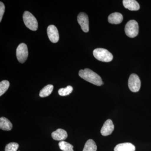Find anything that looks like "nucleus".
Returning a JSON list of instances; mask_svg holds the SVG:
<instances>
[{
	"label": "nucleus",
	"instance_id": "nucleus-12",
	"mask_svg": "<svg viewBox=\"0 0 151 151\" xmlns=\"http://www.w3.org/2000/svg\"><path fill=\"white\" fill-rule=\"evenodd\" d=\"M123 4L125 8L130 11H137L140 9L139 4L135 0H124Z\"/></svg>",
	"mask_w": 151,
	"mask_h": 151
},
{
	"label": "nucleus",
	"instance_id": "nucleus-17",
	"mask_svg": "<svg viewBox=\"0 0 151 151\" xmlns=\"http://www.w3.org/2000/svg\"><path fill=\"white\" fill-rule=\"evenodd\" d=\"M58 145L60 149L63 151H73V146L65 141H60Z\"/></svg>",
	"mask_w": 151,
	"mask_h": 151
},
{
	"label": "nucleus",
	"instance_id": "nucleus-9",
	"mask_svg": "<svg viewBox=\"0 0 151 151\" xmlns=\"http://www.w3.org/2000/svg\"><path fill=\"white\" fill-rule=\"evenodd\" d=\"M114 129V124L112 120L108 119L103 124L101 129V134L103 136L111 135Z\"/></svg>",
	"mask_w": 151,
	"mask_h": 151
},
{
	"label": "nucleus",
	"instance_id": "nucleus-19",
	"mask_svg": "<svg viewBox=\"0 0 151 151\" xmlns=\"http://www.w3.org/2000/svg\"><path fill=\"white\" fill-rule=\"evenodd\" d=\"M73 88L71 86H68L64 88H60L58 90V94L60 96H65L70 94L73 91Z\"/></svg>",
	"mask_w": 151,
	"mask_h": 151
},
{
	"label": "nucleus",
	"instance_id": "nucleus-20",
	"mask_svg": "<svg viewBox=\"0 0 151 151\" xmlns=\"http://www.w3.org/2000/svg\"><path fill=\"white\" fill-rule=\"evenodd\" d=\"M19 147V144L15 142H11L6 146L5 151H17Z\"/></svg>",
	"mask_w": 151,
	"mask_h": 151
},
{
	"label": "nucleus",
	"instance_id": "nucleus-10",
	"mask_svg": "<svg viewBox=\"0 0 151 151\" xmlns=\"http://www.w3.org/2000/svg\"><path fill=\"white\" fill-rule=\"evenodd\" d=\"M51 135L52 139L56 141H63L68 137L67 132L61 129H58L56 131L52 132Z\"/></svg>",
	"mask_w": 151,
	"mask_h": 151
},
{
	"label": "nucleus",
	"instance_id": "nucleus-11",
	"mask_svg": "<svg viewBox=\"0 0 151 151\" xmlns=\"http://www.w3.org/2000/svg\"><path fill=\"white\" fill-rule=\"evenodd\" d=\"M136 148L131 143H124L117 145L114 148V151H135Z\"/></svg>",
	"mask_w": 151,
	"mask_h": 151
},
{
	"label": "nucleus",
	"instance_id": "nucleus-8",
	"mask_svg": "<svg viewBox=\"0 0 151 151\" xmlns=\"http://www.w3.org/2000/svg\"><path fill=\"white\" fill-rule=\"evenodd\" d=\"M47 34L49 39L51 42L56 43L59 40V33L55 26L50 25L47 28Z\"/></svg>",
	"mask_w": 151,
	"mask_h": 151
},
{
	"label": "nucleus",
	"instance_id": "nucleus-4",
	"mask_svg": "<svg viewBox=\"0 0 151 151\" xmlns=\"http://www.w3.org/2000/svg\"><path fill=\"white\" fill-rule=\"evenodd\" d=\"M139 29L137 22L134 20H131L128 22L125 26V33L129 37L134 38L138 35Z\"/></svg>",
	"mask_w": 151,
	"mask_h": 151
},
{
	"label": "nucleus",
	"instance_id": "nucleus-5",
	"mask_svg": "<svg viewBox=\"0 0 151 151\" xmlns=\"http://www.w3.org/2000/svg\"><path fill=\"white\" fill-rule=\"evenodd\" d=\"M17 58L20 63H24L28 56V50L27 45L24 43L19 45L17 49Z\"/></svg>",
	"mask_w": 151,
	"mask_h": 151
},
{
	"label": "nucleus",
	"instance_id": "nucleus-21",
	"mask_svg": "<svg viewBox=\"0 0 151 151\" xmlns=\"http://www.w3.org/2000/svg\"><path fill=\"white\" fill-rule=\"evenodd\" d=\"M5 9V7L4 4V3L1 2H0V22L1 21L3 15L4 13Z\"/></svg>",
	"mask_w": 151,
	"mask_h": 151
},
{
	"label": "nucleus",
	"instance_id": "nucleus-2",
	"mask_svg": "<svg viewBox=\"0 0 151 151\" xmlns=\"http://www.w3.org/2000/svg\"><path fill=\"white\" fill-rule=\"evenodd\" d=\"M93 55L95 58L100 61L109 62L113 59V55L111 52L104 48L95 49L93 51Z\"/></svg>",
	"mask_w": 151,
	"mask_h": 151
},
{
	"label": "nucleus",
	"instance_id": "nucleus-16",
	"mask_svg": "<svg viewBox=\"0 0 151 151\" xmlns=\"http://www.w3.org/2000/svg\"><path fill=\"white\" fill-rule=\"evenodd\" d=\"M97 147L93 140H88L85 143L83 151H97Z\"/></svg>",
	"mask_w": 151,
	"mask_h": 151
},
{
	"label": "nucleus",
	"instance_id": "nucleus-3",
	"mask_svg": "<svg viewBox=\"0 0 151 151\" xmlns=\"http://www.w3.org/2000/svg\"><path fill=\"white\" fill-rule=\"evenodd\" d=\"M24 22L26 26L32 31H36L38 28L37 20L28 11L24 12L23 15Z\"/></svg>",
	"mask_w": 151,
	"mask_h": 151
},
{
	"label": "nucleus",
	"instance_id": "nucleus-13",
	"mask_svg": "<svg viewBox=\"0 0 151 151\" xmlns=\"http://www.w3.org/2000/svg\"><path fill=\"white\" fill-rule=\"evenodd\" d=\"M123 20V15L120 13H113L110 14L108 17V22L112 24H119L122 22Z\"/></svg>",
	"mask_w": 151,
	"mask_h": 151
},
{
	"label": "nucleus",
	"instance_id": "nucleus-7",
	"mask_svg": "<svg viewBox=\"0 0 151 151\" xmlns=\"http://www.w3.org/2000/svg\"><path fill=\"white\" fill-rule=\"evenodd\" d=\"M77 21L82 30L84 32H88L89 31V22L87 15L84 12L80 13L77 17Z\"/></svg>",
	"mask_w": 151,
	"mask_h": 151
},
{
	"label": "nucleus",
	"instance_id": "nucleus-15",
	"mask_svg": "<svg viewBox=\"0 0 151 151\" xmlns=\"http://www.w3.org/2000/svg\"><path fill=\"white\" fill-rule=\"evenodd\" d=\"M53 89V86L51 84H48L45 86L40 90V96L41 97H45L49 96L51 94Z\"/></svg>",
	"mask_w": 151,
	"mask_h": 151
},
{
	"label": "nucleus",
	"instance_id": "nucleus-1",
	"mask_svg": "<svg viewBox=\"0 0 151 151\" xmlns=\"http://www.w3.org/2000/svg\"><path fill=\"white\" fill-rule=\"evenodd\" d=\"M78 75L81 78L94 85L100 86L103 84L100 76L89 68L79 70Z\"/></svg>",
	"mask_w": 151,
	"mask_h": 151
},
{
	"label": "nucleus",
	"instance_id": "nucleus-18",
	"mask_svg": "<svg viewBox=\"0 0 151 151\" xmlns=\"http://www.w3.org/2000/svg\"><path fill=\"white\" fill-rule=\"evenodd\" d=\"M9 82L7 80H3L0 83V96L4 94L9 87Z\"/></svg>",
	"mask_w": 151,
	"mask_h": 151
},
{
	"label": "nucleus",
	"instance_id": "nucleus-14",
	"mask_svg": "<svg viewBox=\"0 0 151 151\" xmlns=\"http://www.w3.org/2000/svg\"><path fill=\"white\" fill-rule=\"evenodd\" d=\"M12 124L9 120L5 117L0 119V129L4 131H10L12 129Z\"/></svg>",
	"mask_w": 151,
	"mask_h": 151
},
{
	"label": "nucleus",
	"instance_id": "nucleus-6",
	"mask_svg": "<svg viewBox=\"0 0 151 151\" xmlns=\"http://www.w3.org/2000/svg\"><path fill=\"white\" fill-rule=\"evenodd\" d=\"M128 85L130 90L132 92H137L139 90L141 87V81L137 75L132 73L130 76Z\"/></svg>",
	"mask_w": 151,
	"mask_h": 151
}]
</instances>
